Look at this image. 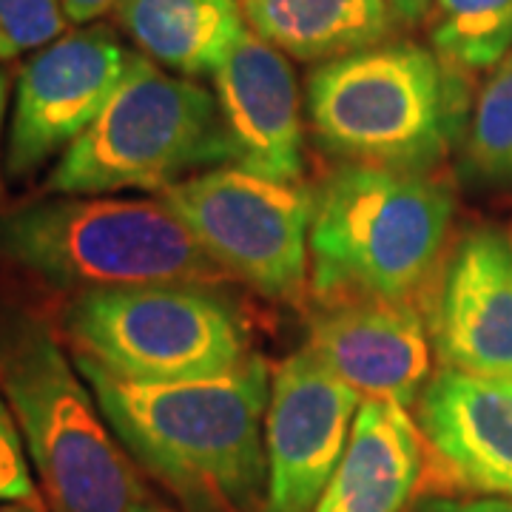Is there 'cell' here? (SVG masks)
Returning a JSON list of instances; mask_svg holds the SVG:
<instances>
[{"label":"cell","mask_w":512,"mask_h":512,"mask_svg":"<svg viewBox=\"0 0 512 512\" xmlns=\"http://www.w3.org/2000/svg\"><path fill=\"white\" fill-rule=\"evenodd\" d=\"M359 393L311 350L276 367L265 413L268 487L262 512H313L348 450Z\"/></svg>","instance_id":"cell-10"},{"label":"cell","mask_w":512,"mask_h":512,"mask_svg":"<svg viewBox=\"0 0 512 512\" xmlns=\"http://www.w3.org/2000/svg\"><path fill=\"white\" fill-rule=\"evenodd\" d=\"M35 495L40 493H37L35 476H32L29 458L20 441L18 424L12 419V410L0 390V504L35 498Z\"/></svg>","instance_id":"cell-21"},{"label":"cell","mask_w":512,"mask_h":512,"mask_svg":"<svg viewBox=\"0 0 512 512\" xmlns=\"http://www.w3.org/2000/svg\"><path fill=\"white\" fill-rule=\"evenodd\" d=\"M424 447L407 407L365 399L313 512H404L424 478Z\"/></svg>","instance_id":"cell-15"},{"label":"cell","mask_w":512,"mask_h":512,"mask_svg":"<svg viewBox=\"0 0 512 512\" xmlns=\"http://www.w3.org/2000/svg\"><path fill=\"white\" fill-rule=\"evenodd\" d=\"M0 262L69 299L231 279L160 197L120 194H49L0 214Z\"/></svg>","instance_id":"cell-3"},{"label":"cell","mask_w":512,"mask_h":512,"mask_svg":"<svg viewBox=\"0 0 512 512\" xmlns=\"http://www.w3.org/2000/svg\"><path fill=\"white\" fill-rule=\"evenodd\" d=\"M0 512H49L43 498L35 495V498H20V501H3L0 504Z\"/></svg>","instance_id":"cell-25"},{"label":"cell","mask_w":512,"mask_h":512,"mask_svg":"<svg viewBox=\"0 0 512 512\" xmlns=\"http://www.w3.org/2000/svg\"><path fill=\"white\" fill-rule=\"evenodd\" d=\"M416 427L447 484L512 498V382L441 367L416 399Z\"/></svg>","instance_id":"cell-14"},{"label":"cell","mask_w":512,"mask_h":512,"mask_svg":"<svg viewBox=\"0 0 512 512\" xmlns=\"http://www.w3.org/2000/svg\"><path fill=\"white\" fill-rule=\"evenodd\" d=\"M467 165L490 183L512 185V55L478 94L467 134Z\"/></svg>","instance_id":"cell-19"},{"label":"cell","mask_w":512,"mask_h":512,"mask_svg":"<svg viewBox=\"0 0 512 512\" xmlns=\"http://www.w3.org/2000/svg\"><path fill=\"white\" fill-rule=\"evenodd\" d=\"M211 80L231 165L299 183L305 174V134L291 60L245 29Z\"/></svg>","instance_id":"cell-11"},{"label":"cell","mask_w":512,"mask_h":512,"mask_svg":"<svg viewBox=\"0 0 512 512\" xmlns=\"http://www.w3.org/2000/svg\"><path fill=\"white\" fill-rule=\"evenodd\" d=\"M251 32L293 60H336L382 46L396 18L387 0H242Z\"/></svg>","instance_id":"cell-17"},{"label":"cell","mask_w":512,"mask_h":512,"mask_svg":"<svg viewBox=\"0 0 512 512\" xmlns=\"http://www.w3.org/2000/svg\"><path fill=\"white\" fill-rule=\"evenodd\" d=\"M66 29L69 18L57 0H0V63L49 46Z\"/></svg>","instance_id":"cell-20"},{"label":"cell","mask_w":512,"mask_h":512,"mask_svg":"<svg viewBox=\"0 0 512 512\" xmlns=\"http://www.w3.org/2000/svg\"><path fill=\"white\" fill-rule=\"evenodd\" d=\"M311 279L328 302H404L433 274L453 194L427 171L345 163L313 194Z\"/></svg>","instance_id":"cell-4"},{"label":"cell","mask_w":512,"mask_h":512,"mask_svg":"<svg viewBox=\"0 0 512 512\" xmlns=\"http://www.w3.org/2000/svg\"><path fill=\"white\" fill-rule=\"evenodd\" d=\"M6 103H9V74L0 69V143H3V120H6Z\"/></svg>","instance_id":"cell-27"},{"label":"cell","mask_w":512,"mask_h":512,"mask_svg":"<svg viewBox=\"0 0 512 512\" xmlns=\"http://www.w3.org/2000/svg\"><path fill=\"white\" fill-rule=\"evenodd\" d=\"M74 365L131 461L183 512H262L271 376L259 356L220 376L157 384L117 379L86 359Z\"/></svg>","instance_id":"cell-1"},{"label":"cell","mask_w":512,"mask_h":512,"mask_svg":"<svg viewBox=\"0 0 512 512\" xmlns=\"http://www.w3.org/2000/svg\"><path fill=\"white\" fill-rule=\"evenodd\" d=\"M387 3H390L393 18L404 23V26H416L433 9V0H387Z\"/></svg>","instance_id":"cell-24"},{"label":"cell","mask_w":512,"mask_h":512,"mask_svg":"<svg viewBox=\"0 0 512 512\" xmlns=\"http://www.w3.org/2000/svg\"><path fill=\"white\" fill-rule=\"evenodd\" d=\"M444 63L419 43H382L322 63L308 80L319 146L348 163L433 168L461 123Z\"/></svg>","instance_id":"cell-6"},{"label":"cell","mask_w":512,"mask_h":512,"mask_svg":"<svg viewBox=\"0 0 512 512\" xmlns=\"http://www.w3.org/2000/svg\"><path fill=\"white\" fill-rule=\"evenodd\" d=\"M430 40L458 69H493L512 49V0H436Z\"/></svg>","instance_id":"cell-18"},{"label":"cell","mask_w":512,"mask_h":512,"mask_svg":"<svg viewBox=\"0 0 512 512\" xmlns=\"http://www.w3.org/2000/svg\"><path fill=\"white\" fill-rule=\"evenodd\" d=\"M433 339L441 365L512 382V237L476 228L441 279Z\"/></svg>","instance_id":"cell-13"},{"label":"cell","mask_w":512,"mask_h":512,"mask_svg":"<svg viewBox=\"0 0 512 512\" xmlns=\"http://www.w3.org/2000/svg\"><path fill=\"white\" fill-rule=\"evenodd\" d=\"M57 3L63 6L69 23L83 26V23H92V20H100L103 15L114 12L120 0H57Z\"/></svg>","instance_id":"cell-23"},{"label":"cell","mask_w":512,"mask_h":512,"mask_svg":"<svg viewBox=\"0 0 512 512\" xmlns=\"http://www.w3.org/2000/svg\"><path fill=\"white\" fill-rule=\"evenodd\" d=\"M134 55L106 26L66 32L23 63L15 86L6 174L29 177L63 157L120 86Z\"/></svg>","instance_id":"cell-9"},{"label":"cell","mask_w":512,"mask_h":512,"mask_svg":"<svg viewBox=\"0 0 512 512\" xmlns=\"http://www.w3.org/2000/svg\"><path fill=\"white\" fill-rule=\"evenodd\" d=\"M404 512H512V501L504 498H450V495H421Z\"/></svg>","instance_id":"cell-22"},{"label":"cell","mask_w":512,"mask_h":512,"mask_svg":"<svg viewBox=\"0 0 512 512\" xmlns=\"http://www.w3.org/2000/svg\"><path fill=\"white\" fill-rule=\"evenodd\" d=\"M114 15L143 57L180 77L217 72L248 29L242 0H120Z\"/></svg>","instance_id":"cell-16"},{"label":"cell","mask_w":512,"mask_h":512,"mask_svg":"<svg viewBox=\"0 0 512 512\" xmlns=\"http://www.w3.org/2000/svg\"><path fill=\"white\" fill-rule=\"evenodd\" d=\"M305 348L362 402L410 407L430 382V333L407 299L336 302L316 316Z\"/></svg>","instance_id":"cell-12"},{"label":"cell","mask_w":512,"mask_h":512,"mask_svg":"<svg viewBox=\"0 0 512 512\" xmlns=\"http://www.w3.org/2000/svg\"><path fill=\"white\" fill-rule=\"evenodd\" d=\"M0 390L49 512H131L148 495L55 325L0 302Z\"/></svg>","instance_id":"cell-2"},{"label":"cell","mask_w":512,"mask_h":512,"mask_svg":"<svg viewBox=\"0 0 512 512\" xmlns=\"http://www.w3.org/2000/svg\"><path fill=\"white\" fill-rule=\"evenodd\" d=\"M131 512H177V510H171L168 504H160V501H157L154 495L148 493L143 501H137V504L131 507Z\"/></svg>","instance_id":"cell-26"},{"label":"cell","mask_w":512,"mask_h":512,"mask_svg":"<svg viewBox=\"0 0 512 512\" xmlns=\"http://www.w3.org/2000/svg\"><path fill=\"white\" fill-rule=\"evenodd\" d=\"M60 333L74 359L126 382H188L242 365L248 330L228 296L205 285H146L72 296Z\"/></svg>","instance_id":"cell-7"},{"label":"cell","mask_w":512,"mask_h":512,"mask_svg":"<svg viewBox=\"0 0 512 512\" xmlns=\"http://www.w3.org/2000/svg\"><path fill=\"white\" fill-rule=\"evenodd\" d=\"M217 165H231V148L214 92L134 55L106 109L57 160L46 194H163Z\"/></svg>","instance_id":"cell-5"},{"label":"cell","mask_w":512,"mask_h":512,"mask_svg":"<svg viewBox=\"0 0 512 512\" xmlns=\"http://www.w3.org/2000/svg\"><path fill=\"white\" fill-rule=\"evenodd\" d=\"M160 200L231 279L271 299L302 288L311 262V188L217 165L171 185Z\"/></svg>","instance_id":"cell-8"}]
</instances>
